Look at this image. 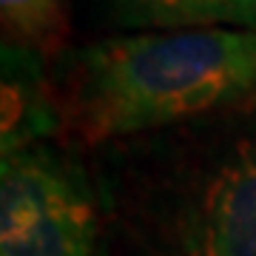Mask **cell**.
<instances>
[{"mask_svg":"<svg viewBox=\"0 0 256 256\" xmlns=\"http://www.w3.org/2000/svg\"><path fill=\"white\" fill-rule=\"evenodd\" d=\"M94 208L43 148L3 154L0 256H94Z\"/></svg>","mask_w":256,"mask_h":256,"instance_id":"7a4b0ae2","label":"cell"},{"mask_svg":"<svg viewBox=\"0 0 256 256\" xmlns=\"http://www.w3.org/2000/svg\"><path fill=\"white\" fill-rule=\"evenodd\" d=\"M0 14L20 46L48 48L66 28V0H0Z\"/></svg>","mask_w":256,"mask_h":256,"instance_id":"8992f818","label":"cell"},{"mask_svg":"<svg viewBox=\"0 0 256 256\" xmlns=\"http://www.w3.org/2000/svg\"><path fill=\"white\" fill-rule=\"evenodd\" d=\"M182 256H256V97L185 208Z\"/></svg>","mask_w":256,"mask_h":256,"instance_id":"3957f363","label":"cell"},{"mask_svg":"<svg viewBox=\"0 0 256 256\" xmlns=\"http://www.w3.org/2000/svg\"><path fill=\"white\" fill-rule=\"evenodd\" d=\"M57 114L43 88L34 48L3 46V154L28 148L40 134L52 131Z\"/></svg>","mask_w":256,"mask_h":256,"instance_id":"277c9868","label":"cell"},{"mask_svg":"<svg viewBox=\"0 0 256 256\" xmlns=\"http://www.w3.org/2000/svg\"><path fill=\"white\" fill-rule=\"evenodd\" d=\"M256 97V32L180 28L106 37L63 74L66 120L86 140L131 137Z\"/></svg>","mask_w":256,"mask_h":256,"instance_id":"6da1fadb","label":"cell"},{"mask_svg":"<svg viewBox=\"0 0 256 256\" xmlns=\"http://www.w3.org/2000/svg\"><path fill=\"white\" fill-rule=\"evenodd\" d=\"M134 23L180 28H248L256 32V0H117Z\"/></svg>","mask_w":256,"mask_h":256,"instance_id":"5b68a950","label":"cell"}]
</instances>
